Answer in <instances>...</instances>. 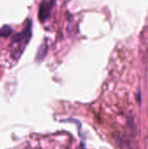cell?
<instances>
[{
  "label": "cell",
  "instance_id": "3",
  "mask_svg": "<svg viewBox=\"0 0 148 149\" xmlns=\"http://www.w3.org/2000/svg\"><path fill=\"white\" fill-rule=\"evenodd\" d=\"M12 32V30L10 26H3V28L0 29V36L1 37H7L10 35Z\"/></svg>",
  "mask_w": 148,
  "mask_h": 149
},
{
  "label": "cell",
  "instance_id": "2",
  "mask_svg": "<svg viewBox=\"0 0 148 149\" xmlns=\"http://www.w3.org/2000/svg\"><path fill=\"white\" fill-rule=\"evenodd\" d=\"M55 4V0H43L38 10V18L41 22H44L51 15Z\"/></svg>",
  "mask_w": 148,
  "mask_h": 149
},
{
  "label": "cell",
  "instance_id": "1",
  "mask_svg": "<svg viewBox=\"0 0 148 149\" xmlns=\"http://www.w3.org/2000/svg\"><path fill=\"white\" fill-rule=\"evenodd\" d=\"M31 35V23H29V25L24 28V30L22 32L17 33L12 39V45H13V57H19V55L23 52L24 47L27 45Z\"/></svg>",
  "mask_w": 148,
  "mask_h": 149
}]
</instances>
